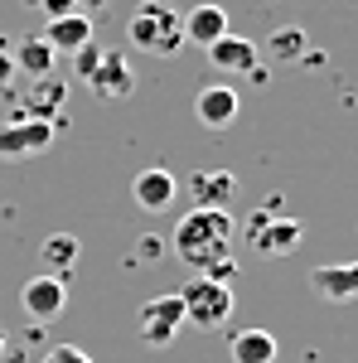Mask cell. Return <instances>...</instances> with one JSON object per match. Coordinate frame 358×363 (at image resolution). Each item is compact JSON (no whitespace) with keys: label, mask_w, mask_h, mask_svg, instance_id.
<instances>
[{"label":"cell","mask_w":358,"mask_h":363,"mask_svg":"<svg viewBox=\"0 0 358 363\" xmlns=\"http://www.w3.org/2000/svg\"><path fill=\"white\" fill-rule=\"evenodd\" d=\"M169 247H174L179 262L194 267V277L208 272L233 247V218H228V208H189V218H179V228H174Z\"/></svg>","instance_id":"6da1fadb"},{"label":"cell","mask_w":358,"mask_h":363,"mask_svg":"<svg viewBox=\"0 0 358 363\" xmlns=\"http://www.w3.org/2000/svg\"><path fill=\"white\" fill-rule=\"evenodd\" d=\"M126 39L140 54H179L184 49V20L169 0H140L126 20Z\"/></svg>","instance_id":"7a4b0ae2"},{"label":"cell","mask_w":358,"mask_h":363,"mask_svg":"<svg viewBox=\"0 0 358 363\" xmlns=\"http://www.w3.org/2000/svg\"><path fill=\"white\" fill-rule=\"evenodd\" d=\"M179 306H184V325H198V330H218L233 320V286L208 277H189L179 291Z\"/></svg>","instance_id":"3957f363"},{"label":"cell","mask_w":358,"mask_h":363,"mask_svg":"<svg viewBox=\"0 0 358 363\" xmlns=\"http://www.w3.org/2000/svg\"><path fill=\"white\" fill-rule=\"evenodd\" d=\"M184 330V306H179V296L169 291V296H150L145 306L136 310V335L145 349H169L174 339Z\"/></svg>","instance_id":"277c9868"},{"label":"cell","mask_w":358,"mask_h":363,"mask_svg":"<svg viewBox=\"0 0 358 363\" xmlns=\"http://www.w3.org/2000/svg\"><path fill=\"white\" fill-rule=\"evenodd\" d=\"M49 145H54V121L15 116L10 126H0V160H25V155H44Z\"/></svg>","instance_id":"5b68a950"},{"label":"cell","mask_w":358,"mask_h":363,"mask_svg":"<svg viewBox=\"0 0 358 363\" xmlns=\"http://www.w3.org/2000/svg\"><path fill=\"white\" fill-rule=\"evenodd\" d=\"M247 242L257 257H281V252L301 247V223L296 218H272V213H252L247 218Z\"/></svg>","instance_id":"8992f818"},{"label":"cell","mask_w":358,"mask_h":363,"mask_svg":"<svg viewBox=\"0 0 358 363\" xmlns=\"http://www.w3.org/2000/svg\"><path fill=\"white\" fill-rule=\"evenodd\" d=\"M87 87H92L102 102H121V97H131V92H136V68L126 63V54H116V49H102V63L92 68Z\"/></svg>","instance_id":"52a82bcc"},{"label":"cell","mask_w":358,"mask_h":363,"mask_svg":"<svg viewBox=\"0 0 358 363\" xmlns=\"http://www.w3.org/2000/svg\"><path fill=\"white\" fill-rule=\"evenodd\" d=\"M20 306L34 315V320H58L63 310H68V281L63 277H29L25 291H20Z\"/></svg>","instance_id":"ba28073f"},{"label":"cell","mask_w":358,"mask_h":363,"mask_svg":"<svg viewBox=\"0 0 358 363\" xmlns=\"http://www.w3.org/2000/svg\"><path fill=\"white\" fill-rule=\"evenodd\" d=\"M131 199H136V208H145V213H165L169 203L179 199V179H174L169 169L150 165L131 179Z\"/></svg>","instance_id":"9c48e42d"},{"label":"cell","mask_w":358,"mask_h":363,"mask_svg":"<svg viewBox=\"0 0 358 363\" xmlns=\"http://www.w3.org/2000/svg\"><path fill=\"white\" fill-rule=\"evenodd\" d=\"M208 63L218 68V73H257L262 68V49L252 44V39H237V34H223L208 44Z\"/></svg>","instance_id":"30bf717a"},{"label":"cell","mask_w":358,"mask_h":363,"mask_svg":"<svg viewBox=\"0 0 358 363\" xmlns=\"http://www.w3.org/2000/svg\"><path fill=\"white\" fill-rule=\"evenodd\" d=\"M310 291L330 306L358 301V262H339V267H315L310 272Z\"/></svg>","instance_id":"8fae6325"},{"label":"cell","mask_w":358,"mask_h":363,"mask_svg":"<svg viewBox=\"0 0 358 363\" xmlns=\"http://www.w3.org/2000/svg\"><path fill=\"white\" fill-rule=\"evenodd\" d=\"M237 107H242V102H237V92H233L228 83H208L198 97H194V116H198L203 126H213V131L233 126V121H237Z\"/></svg>","instance_id":"7c38bea8"},{"label":"cell","mask_w":358,"mask_h":363,"mask_svg":"<svg viewBox=\"0 0 358 363\" xmlns=\"http://www.w3.org/2000/svg\"><path fill=\"white\" fill-rule=\"evenodd\" d=\"M184 20V44H198V49H208L213 39L228 34V10L213 5V0H203V5H194L189 15H179Z\"/></svg>","instance_id":"4fadbf2b"},{"label":"cell","mask_w":358,"mask_h":363,"mask_svg":"<svg viewBox=\"0 0 358 363\" xmlns=\"http://www.w3.org/2000/svg\"><path fill=\"white\" fill-rule=\"evenodd\" d=\"M237 189L233 169H198L189 179V194H194V208H228V199Z\"/></svg>","instance_id":"5bb4252c"},{"label":"cell","mask_w":358,"mask_h":363,"mask_svg":"<svg viewBox=\"0 0 358 363\" xmlns=\"http://www.w3.org/2000/svg\"><path fill=\"white\" fill-rule=\"evenodd\" d=\"M63 97H68V87H63V78H34V87H29L25 97V107H20V116H34V121H54L58 107H63Z\"/></svg>","instance_id":"9a60e30c"},{"label":"cell","mask_w":358,"mask_h":363,"mask_svg":"<svg viewBox=\"0 0 358 363\" xmlns=\"http://www.w3.org/2000/svg\"><path fill=\"white\" fill-rule=\"evenodd\" d=\"M44 39L54 44V54H78L83 44H92V20H87L83 10H73V15H58V20H49Z\"/></svg>","instance_id":"2e32d148"},{"label":"cell","mask_w":358,"mask_h":363,"mask_svg":"<svg viewBox=\"0 0 358 363\" xmlns=\"http://www.w3.org/2000/svg\"><path fill=\"white\" fill-rule=\"evenodd\" d=\"M228 354H233V363H276V335L272 330H237L233 335V344H228Z\"/></svg>","instance_id":"e0dca14e"},{"label":"cell","mask_w":358,"mask_h":363,"mask_svg":"<svg viewBox=\"0 0 358 363\" xmlns=\"http://www.w3.org/2000/svg\"><path fill=\"white\" fill-rule=\"evenodd\" d=\"M54 63H58V54H54V44H49L44 34L20 39V49H15V68H20V73H29V78H49Z\"/></svg>","instance_id":"ac0fdd59"},{"label":"cell","mask_w":358,"mask_h":363,"mask_svg":"<svg viewBox=\"0 0 358 363\" xmlns=\"http://www.w3.org/2000/svg\"><path fill=\"white\" fill-rule=\"evenodd\" d=\"M78 238L73 233H54V238H44V247H39V257H44V267H49V277H68L73 267H78Z\"/></svg>","instance_id":"d6986e66"},{"label":"cell","mask_w":358,"mask_h":363,"mask_svg":"<svg viewBox=\"0 0 358 363\" xmlns=\"http://www.w3.org/2000/svg\"><path fill=\"white\" fill-rule=\"evenodd\" d=\"M267 49H272V58L291 63V58L305 54V34H301V29H276L272 39H267Z\"/></svg>","instance_id":"ffe728a7"},{"label":"cell","mask_w":358,"mask_h":363,"mask_svg":"<svg viewBox=\"0 0 358 363\" xmlns=\"http://www.w3.org/2000/svg\"><path fill=\"white\" fill-rule=\"evenodd\" d=\"M165 252H169V242L160 238V233H145V238L136 242V257H140V262H165Z\"/></svg>","instance_id":"44dd1931"},{"label":"cell","mask_w":358,"mask_h":363,"mask_svg":"<svg viewBox=\"0 0 358 363\" xmlns=\"http://www.w3.org/2000/svg\"><path fill=\"white\" fill-rule=\"evenodd\" d=\"M73 58H78V78H83V83H87V78H92V68L102 63V44L92 39V44H83V49H78V54H73Z\"/></svg>","instance_id":"7402d4cb"},{"label":"cell","mask_w":358,"mask_h":363,"mask_svg":"<svg viewBox=\"0 0 358 363\" xmlns=\"http://www.w3.org/2000/svg\"><path fill=\"white\" fill-rule=\"evenodd\" d=\"M39 363H92V359H87L78 344H58V349H49V354H44Z\"/></svg>","instance_id":"603a6c76"},{"label":"cell","mask_w":358,"mask_h":363,"mask_svg":"<svg viewBox=\"0 0 358 363\" xmlns=\"http://www.w3.org/2000/svg\"><path fill=\"white\" fill-rule=\"evenodd\" d=\"M15 73H20V68H15V54H10V44L0 39V87L15 83Z\"/></svg>","instance_id":"cb8c5ba5"},{"label":"cell","mask_w":358,"mask_h":363,"mask_svg":"<svg viewBox=\"0 0 358 363\" xmlns=\"http://www.w3.org/2000/svg\"><path fill=\"white\" fill-rule=\"evenodd\" d=\"M39 10H44L49 20H58V15H73V10H78V0H39Z\"/></svg>","instance_id":"d4e9b609"},{"label":"cell","mask_w":358,"mask_h":363,"mask_svg":"<svg viewBox=\"0 0 358 363\" xmlns=\"http://www.w3.org/2000/svg\"><path fill=\"white\" fill-rule=\"evenodd\" d=\"M78 5H83V10H102L107 0H78Z\"/></svg>","instance_id":"484cf974"},{"label":"cell","mask_w":358,"mask_h":363,"mask_svg":"<svg viewBox=\"0 0 358 363\" xmlns=\"http://www.w3.org/2000/svg\"><path fill=\"white\" fill-rule=\"evenodd\" d=\"M0 354H5V330H0Z\"/></svg>","instance_id":"4316f807"},{"label":"cell","mask_w":358,"mask_h":363,"mask_svg":"<svg viewBox=\"0 0 358 363\" xmlns=\"http://www.w3.org/2000/svg\"><path fill=\"white\" fill-rule=\"evenodd\" d=\"M29 5H39V0H29Z\"/></svg>","instance_id":"83f0119b"}]
</instances>
